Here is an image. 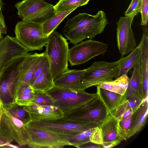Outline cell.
Returning <instances> with one entry per match:
<instances>
[{
  "mask_svg": "<svg viewBox=\"0 0 148 148\" xmlns=\"http://www.w3.org/2000/svg\"><path fill=\"white\" fill-rule=\"evenodd\" d=\"M108 23L106 14L102 10L94 15L79 13L71 18H67L63 33L70 43L75 45L101 34Z\"/></svg>",
  "mask_w": 148,
  "mask_h": 148,
  "instance_id": "cell-1",
  "label": "cell"
},
{
  "mask_svg": "<svg viewBox=\"0 0 148 148\" xmlns=\"http://www.w3.org/2000/svg\"><path fill=\"white\" fill-rule=\"evenodd\" d=\"M29 53L16 56L0 71V112L15 102L16 88L23 62Z\"/></svg>",
  "mask_w": 148,
  "mask_h": 148,
  "instance_id": "cell-2",
  "label": "cell"
},
{
  "mask_svg": "<svg viewBox=\"0 0 148 148\" xmlns=\"http://www.w3.org/2000/svg\"><path fill=\"white\" fill-rule=\"evenodd\" d=\"M67 40L55 30L48 36L45 53L49 59L53 80L68 69L69 49Z\"/></svg>",
  "mask_w": 148,
  "mask_h": 148,
  "instance_id": "cell-3",
  "label": "cell"
},
{
  "mask_svg": "<svg viewBox=\"0 0 148 148\" xmlns=\"http://www.w3.org/2000/svg\"><path fill=\"white\" fill-rule=\"evenodd\" d=\"M46 92L53 99L54 105L58 107L65 115L77 112L82 107L97 97L96 93H88L82 89H70L55 85Z\"/></svg>",
  "mask_w": 148,
  "mask_h": 148,
  "instance_id": "cell-4",
  "label": "cell"
},
{
  "mask_svg": "<svg viewBox=\"0 0 148 148\" xmlns=\"http://www.w3.org/2000/svg\"><path fill=\"white\" fill-rule=\"evenodd\" d=\"M119 63V60L112 62L104 61L94 62L85 69L80 79L81 89L85 90L117 78Z\"/></svg>",
  "mask_w": 148,
  "mask_h": 148,
  "instance_id": "cell-5",
  "label": "cell"
},
{
  "mask_svg": "<svg viewBox=\"0 0 148 148\" xmlns=\"http://www.w3.org/2000/svg\"><path fill=\"white\" fill-rule=\"evenodd\" d=\"M14 32L15 38L29 51L42 50L48 41L42 25L33 22L22 21L18 22Z\"/></svg>",
  "mask_w": 148,
  "mask_h": 148,
  "instance_id": "cell-6",
  "label": "cell"
},
{
  "mask_svg": "<svg viewBox=\"0 0 148 148\" xmlns=\"http://www.w3.org/2000/svg\"><path fill=\"white\" fill-rule=\"evenodd\" d=\"M14 6L22 21L41 25L56 14L53 5L44 0H23Z\"/></svg>",
  "mask_w": 148,
  "mask_h": 148,
  "instance_id": "cell-7",
  "label": "cell"
},
{
  "mask_svg": "<svg viewBox=\"0 0 148 148\" xmlns=\"http://www.w3.org/2000/svg\"><path fill=\"white\" fill-rule=\"evenodd\" d=\"M29 136L28 147L59 148L70 145L66 134L53 132L27 125Z\"/></svg>",
  "mask_w": 148,
  "mask_h": 148,
  "instance_id": "cell-8",
  "label": "cell"
},
{
  "mask_svg": "<svg viewBox=\"0 0 148 148\" xmlns=\"http://www.w3.org/2000/svg\"><path fill=\"white\" fill-rule=\"evenodd\" d=\"M107 48L106 44L98 41L90 39L81 42L69 49L68 61L71 66L82 64L104 54Z\"/></svg>",
  "mask_w": 148,
  "mask_h": 148,
  "instance_id": "cell-9",
  "label": "cell"
},
{
  "mask_svg": "<svg viewBox=\"0 0 148 148\" xmlns=\"http://www.w3.org/2000/svg\"><path fill=\"white\" fill-rule=\"evenodd\" d=\"M53 132L69 134H76L99 126L68 119L64 116L51 120L31 121L27 125Z\"/></svg>",
  "mask_w": 148,
  "mask_h": 148,
  "instance_id": "cell-10",
  "label": "cell"
},
{
  "mask_svg": "<svg viewBox=\"0 0 148 148\" xmlns=\"http://www.w3.org/2000/svg\"><path fill=\"white\" fill-rule=\"evenodd\" d=\"M109 113L97 97L82 107L77 112L64 116L74 121L99 126Z\"/></svg>",
  "mask_w": 148,
  "mask_h": 148,
  "instance_id": "cell-11",
  "label": "cell"
},
{
  "mask_svg": "<svg viewBox=\"0 0 148 148\" xmlns=\"http://www.w3.org/2000/svg\"><path fill=\"white\" fill-rule=\"evenodd\" d=\"M135 15L121 17L116 24L117 46L119 52L123 56L133 50L136 43L131 28Z\"/></svg>",
  "mask_w": 148,
  "mask_h": 148,
  "instance_id": "cell-12",
  "label": "cell"
},
{
  "mask_svg": "<svg viewBox=\"0 0 148 148\" xmlns=\"http://www.w3.org/2000/svg\"><path fill=\"white\" fill-rule=\"evenodd\" d=\"M2 112L0 127L8 133L20 145H27L29 136L27 125L12 116L6 109Z\"/></svg>",
  "mask_w": 148,
  "mask_h": 148,
  "instance_id": "cell-13",
  "label": "cell"
},
{
  "mask_svg": "<svg viewBox=\"0 0 148 148\" xmlns=\"http://www.w3.org/2000/svg\"><path fill=\"white\" fill-rule=\"evenodd\" d=\"M28 51L15 37L7 35L3 38L0 41V71L13 59Z\"/></svg>",
  "mask_w": 148,
  "mask_h": 148,
  "instance_id": "cell-14",
  "label": "cell"
},
{
  "mask_svg": "<svg viewBox=\"0 0 148 148\" xmlns=\"http://www.w3.org/2000/svg\"><path fill=\"white\" fill-rule=\"evenodd\" d=\"M24 108L28 113L32 121L55 120L62 117L65 115L62 110L55 105L32 104L24 106Z\"/></svg>",
  "mask_w": 148,
  "mask_h": 148,
  "instance_id": "cell-15",
  "label": "cell"
},
{
  "mask_svg": "<svg viewBox=\"0 0 148 148\" xmlns=\"http://www.w3.org/2000/svg\"><path fill=\"white\" fill-rule=\"evenodd\" d=\"M143 33L140 43L141 54L140 63L141 78L140 96L144 101L148 98V28L143 27Z\"/></svg>",
  "mask_w": 148,
  "mask_h": 148,
  "instance_id": "cell-16",
  "label": "cell"
},
{
  "mask_svg": "<svg viewBox=\"0 0 148 148\" xmlns=\"http://www.w3.org/2000/svg\"><path fill=\"white\" fill-rule=\"evenodd\" d=\"M44 54L30 53L25 60L17 82L16 88V96L20 88L29 82L36 67Z\"/></svg>",
  "mask_w": 148,
  "mask_h": 148,
  "instance_id": "cell-17",
  "label": "cell"
},
{
  "mask_svg": "<svg viewBox=\"0 0 148 148\" xmlns=\"http://www.w3.org/2000/svg\"><path fill=\"white\" fill-rule=\"evenodd\" d=\"M85 70L67 69L53 80L57 86L72 90L81 89L80 79Z\"/></svg>",
  "mask_w": 148,
  "mask_h": 148,
  "instance_id": "cell-18",
  "label": "cell"
},
{
  "mask_svg": "<svg viewBox=\"0 0 148 148\" xmlns=\"http://www.w3.org/2000/svg\"><path fill=\"white\" fill-rule=\"evenodd\" d=\"M96 86L97 96L110 113L123 103L127 99L125 93L123 95Z\"/></svg>",
  "mask_w": 148,
  "mask_h": 148,
  "instance_id": "cell-19",
  "label": "cell"
},
{
  "mask_svg": "<svg viewBox=\"0 0 148 148\" xmlns=\"http://www.w3.org/2000/svg\"><path fill=\"white\" fill-rule=\"evenodd\" d=\"M117 121L110 113L100 125L103 143H116L118 144L122 141L118 135L117 128Z\"/></svg>",
  "mask_w": 148,
  "mask_h": 148,
  "instance_id": "cell-20",
  "label": "cell"
},
{
  "mask_svg": "<svg viewBox=\"0 0 148 148\" xmlns=\"http://www.w3.org/2000/svg\"><path fill=\"white\" fill-rule=\"evenodd\" d=\"M148 99L144 101L133 113L130 138L140 131L145 125L148 116Z\"/></svg>",
  "mask_w": 148,
  "mask_h": 148,
  "instance_id": "cell-21",
  "label": "cell"
},
{
  "mask_svg": "<svg viewBox=\"0 0 148 148\" xmlns=\"http://www.w3.org/2000/svg\"><path fill=\"white\" fill-rule=\"evenodd\" d=\"M141 54V47L140 42L128 56L119 60L120 63L117 77L124 74H127L129 71L133 68L137 63L140 62Z\"/></svg>",
  "mask_w": 148,
  "mask_h": 148,
  "instance_id": "cell-22",
  "label": "cell"
},
{
  "mask_svg": "<svg viewBox=\"0 0 148 148\" xmlns=\"http://www.w3.org/2000/svg\"><path fill=\"white\" fill-rule=\"evenodd\" d=\"M129 80L127 75L124 74L114 80L103 83L97 86L123 95L125 94L127 88Z\"/></svg>",
  "mask_w": 148,
  "mask_h": 148,
  "instance_id": "cell-23",
  "label": "cell"
},
{
  "mask_svg": "<svg viewBox=\"0 0 148 148\" xmlns=\"http://www.w3.org/2000/svg\"><path fill=\"white\" fill-rule=\"evenodd\" d=\"M30 86L34 91L44 92L53 88L55 85L50 68L41 74Z\"/></svg>",
  "mask_w": 148,
  "mask_h": 148,
  "instance_id": "cell-24",
  "label": "cell"
},
{
  "mask_svg": "<svg viewBox=\"0 0 148 148\" xmlns=\"http://www.w3.org/2000/svg\"><path fill=\"white\" fill-rule=\"evenodd\" d=\"M140 63H137L133 67L131 77L129 79L128 87L125 92L127 99L133 94L138 95L141 97L140 94L141 78Z\"/></svg>",
  "mask_w": 148,
  "mask_h": 148,
  "instance_id": "cell-25",
  "label": "cell"
},
{
  "mask_svg": "<svg viewBox=\"0 0 148 148\" xmlns=\"http://www.w3.org/2000/svg\"><path fill=\"white\" fill-rule=\"evenodd\" d=\"M77 8L56 13L45 22L42 25L44 34L48 36L68 15Z\"/></svg>",
  "mask_w": 148,
  "mask_h": 148,
  "instance_id": "cell-26",
  "label": "cell"
},
{
  "mask_svg": "<svg viewBox=\"0 0 148 148\" xmlns=\"http://www.w3.org/2000/svg\"><path fill=\"white\" fill-rule=\"evenodd\" d=\"M143 101L139 96L133 94L128 98L123 103L110 113L117 120L124 112L130 109L135 110Z\"/></svg>",
  "mask_w": 148,
  "mask_h": 148,
  "instance_id": "cell-27",
  "label": "cell"
},
{
  "mask_svg": "<svg viewBox=\"0 0 148 148\" xmlns=\"http://www.w3.org/2000/svg\"><path fill=\"white\" fill-rule=\"evenodd\" d=\"M24 106L19 105L15 102L5 109L12 116L27 125L31 120L28 113L24 109Z\"/></svg>",
  "mask_w": 148,
  "mask_h": 148,
  "instance_id": "cell-28",
  "label": "cell"
},
{
  "mask_svg": "<svg viewBox=\"0 0 148 148\" xmlns=\"http://www.w3.org/2000/svg\"><path fill=\"white\" fill-rule=\"evenodd\" d=\"M95 128L90 129L76 134H66L70 145L78 148L80 145L90 141V137Z\"/></svg>",
  "mask_w": 148,
  "mask_h": 148,
  "instance_id": "cell-29",
  "label": "cell"
},
{
  "mask_svg": "<svg viewBox=\"0 0 148 148\" xmlns=\"http://www.w3.org/2000/svg\"><path fill=\"white\" fill-rule=\"evenodd\" d=\"M89 0H60L54 6L55 13L85 5Z\"/></svg>",
  "mask_w": 148,
  "mask_h": 148,
  "instance_id": "cell-30",
  "label": "cell"
},
{
  "mask_svg": "<svg viewBox=\"0 0 148 148\" xmlns=\"http://www.w3.org/2000/svg\"><path fill=\"white\" fill-rule=\"evenodd\" d=\"M133 113L125 119L117 121L118 133L122 141L126 140L130 138L129 135Z\"/></svg>",
  "mask_w": 148,
  "mask_h": 148,
  "instance_id": "cell-31",
  "label": "cell"
},
{
  "mask_svg": "<svg viewBox=\"0 0 148 148\" xmlns=\"http://www.w3.org/2000/svg\"><path fill=\"white\" fill-rule=\"evenodd\" d=\"M32 104L51 106L54 105V101L52 98L46 92L34 91V98Z\"/></svg>",
  "mask_w": 148,
  "mask_h": 148,
  "instance_id": "cell-32",
  "label": "cell"
},
{
  "mask_svg": "<svg viewBox=\"0 0 148 148\" xmlns=\"http://www.w3.org/2000/svg\"><path fill=\"white\" fill-rule=\"evenodd\" d=\"M49 68L50 67L49 59L44 52V55L33 73L29 84L31 85L41 74Z\"/></svg>",
  "mask_w": 148,
  "mask_h": 148,
  "instance_id": "cell-33",
  "label": "cell"
},
{
  "mask_svg": "<svg viewBox=\"0 0 148 148\" xmlns=\"http://www.w3.org/2000/svg\"><path fill=\"white\" fill-rule=\"evenodd\" d=\"M141 0H132L128 8L125 12V16L137 15L140 12Z\"/></svg>",
  "mask_w": 148,
  "mask_h": 148,
  "instance_id": "cell-34",
  "label": "cell"
},
{
  "mask_svg": "<svg viewBox=\"0 0 148 148\" xmlns=\"http://www.w3.org/2000/svg\"><path fill=\"white\" fill-rule=\"evenodd\" d=\"M34 92L17 97L15 102L20 106H26L30 105L34 98Z\"/></svg>",
  "mask_w": 148,
  "mask_h": 148,
  "instance_id": "cell-35",
  "label": "cell"
},
{
  "mask_svg": "<svg viewBox=\"0 0 148 148\" xmlns=\"http://www.w3.org/2000/svg\"><path fill=\"white\" fill-rule=\"evenodd\" d=\"M141 16L140 25L147 26L148 20V0H141L140 12Z\"/></svg>",
  "mask_w": 148,
  "mask_h": 148,
  "instance_id": "cell-36",
  "label": "cell"
},
{
  "mask_svg": "<svg viewBox=\"0 0 148 148\" xmlns=\"http://www.w3.org/2000/svg\"><path fill=\"white\" fill-rule=\"evenodd\" d=\"M90 142L95 144H103L102 132L99 126L95 128L90 136Z\"/></svg>",
  "mask_w": 148,
  "mask_h": 148,
  "instance_id": "cell-37",
  "label": "cell"
},
{
  "mask_svg": "<svg viewBox=\"0 0 148 148\" xmlns=\"http://www.w3.org/2000/svg\"><path fill=\"white\" fill-rule=\"evenodd\" d=\"M13 140L8 133L0 127V147H4L10 144Z\"/></svg>",
  "mask_w": 148,
  "mask_h": 148,
  "instance_id": "cell-38",
  "label": "cell"
},
{
  "mask_svg": "<svg viewBox=\"0 0 148 148\" xmlns=\"http://www.w3.org/2000/svg\"><path fill=\"white\" fill-rule=\"evenodd\" d=\"M7 32V28L6 26L4 17L2 10H0V38H2V34H5Z\"/></svg>",
  "mask_w": 148,
  "mask_h": 148,
  "instance_id": "cell-39",
  "label": "cell"
},
{
  "mask_svg": "<svg viewBox=\"0 0 148 148\" xmlns=\"http://www.w3.org/2000/svg\"><path fill=\"white\" fill-rule=\"evenodd\" d=\"M79 148H103L102 145L97 144L90 141L80 145Z\"/></svg>",
  "mask_w": 148,
  "mask_h": 148,
  "instance_id": "cell-40",
  "label": "cell"
},
{
  "mask_svg": "<svg viewBox=\"0 0 148 148\" xmlns=\"http://www.w3.org/2000/svg\"><path fill=\"white\" fill-rule=\"evenodd\" d=\"M134 111L132 109H129L125 111L120 115L117 120H120L126 118L132 113Z\"/></svg>",
  "mask_w": 148,
  "mask_h": 148,
  "instance_id": "cell-41",
  "label": "cell"
},
{
  "mask_svg": "<svg viewBox=\"0 0 148 148\" xmlns=\"http://www.w3.org/2000/svg\"><path fill=\"white\" fill-rule=\"evenodd\" d=\"M3 4L2 0H0V10H2Z\"/></svg>",
  "mask_w": 148,
  "mask_h": 148,
  "instance_id": "cell-42",
  "label": "cell"
},
{
  "mask_svg": "<svg viewBox=\"0 0 148 148\" xmlns=\"http://www.w3.org/2000/svg\"><path fill=\"white\" fill-rule=\"evenodd\" d=\"M2 112H0V124L1 122V117L2 115Z\"/></svg>",
  "mask_w": 148,
  "mask_h": 148,
  "instance_id": "cell-43",
  "label": "cell"
},
{
  "mask_svg": "<svg viewBox=\"0 0 148 148\" xmlns=\"http://www.w3.org/2000/svg\"><path fill=\"white\" fill-rule=\"evenodd\" d=\"M2 39H1L0 38V41H1V40Z\"/></svg>",
  "mask_w": 148,
  "mask_h": 148,
  "instance_id": "cell-44",
  "label": "cell"
},
{
  "mask_svg": "<svg viewBox=\"0 0 148 148\" xmlns=\"http://www.w3.org/2000/svg\"><path fill=\"white\" fill-rule=\"evenodd\" d=\"M89 0V1L90 0Z\"/></svg>",
  "mask_w": 148,
  "mask_h": 148,
  "instance_id": "cell-45",
  "label": "cell"
}]
</instances>
